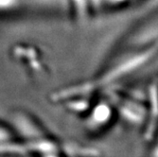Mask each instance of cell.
<instances>
[{
  "instance_id": "cell-1",
  "label": "cell",
  "mask_w": 158,
  "mask_h": 157,
  "mask_svg": "<svg viewBox=\"0 0 158 157\" xmlns=\"http://www.w3.org/2000/svg\"><path fill=\"white\" fill-rule=\"evenodd\" d=\"M111 117L110 107L106 103H102L94 107L93 111H91L89 115V125L91 126L90 129L96 130L108 122Z\"/></svg>"
}]
</instances>
